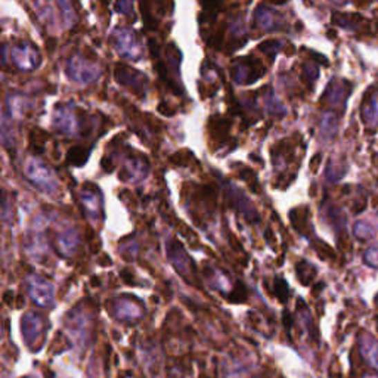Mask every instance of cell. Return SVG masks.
Segmentation results:
<instances>
[{"label":"cell","instance_id":"1","mask_svg":"<svg viewBox=\"0 0 378 378\" xmlns=\"http://www.w3.org/2000/svg\"><path fill=\"white\" fill-rule=\"evenodd\" d=\"M359 350L363 361L372 370L378 371V341L368 332H363L359 337Z\"/></svg>","mask_w":378,"mask_h":378},{"label":"cell","instance_id":"2","mask_svg":"<svg viewBox=\"0 0 378 378\" xmlns=\"http://www.w3.org/2000/svg\"><path fill=\"white\" fill-rule=\"evenodd\" d=\"M362 115L365 123L368 126L378 124V96L375 95V92H372V88L363 101Z\"/></svg>","mask_w":378,"mask_h":378},{"label":"cell","instance_id":"3","mask_svg":"<svg viewBox=\"0 0 378 378\" xmlns=\"http://www.w3.org/2000/svg\"><path fill=\"white\" fill-rule=\"evenodd\" d=\"M353 234H355L356 238L366 241V240H371L372 236L375 235V229L372 228V226L368 222H358L355 225Z\"/></svg>","mask_w":378,"mask_h":378},{"label":"cell","instance_id":"4","mask_svg":"<svg viewBox=\"0 0 378 378\" xmlns=\"http://www.w3.org/2000/svg\"><path fill=\"white\" fill-rule=\"evenodd\" d=\"M363 261L368 266L378 269V243L366 248V252L363 254Z\"/></svg>","mask_w":378,"mask_h":378},{"label":"cell","instance_id":"5","mask_svg":"<svg viewBox=\"0 0 378 378\" xmlns=\"http://www.w3.org/2000/svg\"><path fill=\"white\" fill-rule=\"evenodd\" d=\"M275 291H276V294H278V297L281 300H283V301L287 300V297H288V288H287L285 281L276 279V288H275Z\"/></svg>","mask_w":378,"mask_h":378},{"label":"cell","instance_id":"6","mask_svg":"<svg viewBox=\"0 0 378 378\" xmlns=\"http://www.w3.org/2000/svg\"><path fill=\"white\" fill-rule=\"evenodd\" d=\"M375 327H377V331H378V316H377V321H375Z\"/></svg>","mask_w":378,"mask_h":378},{"label":"cell","instance_id":"7","mask_svg":"<svg viewBox=\"0 0 378 378\" xmlns=\"http://www.w3.org/2000/svg\"><path fill=\"white\" fill-rule=\"evenodd\" d=\"M377 305H378V297H377Z\"/></svg>","mask_w":378,"mask_h":378}]
</instances>
